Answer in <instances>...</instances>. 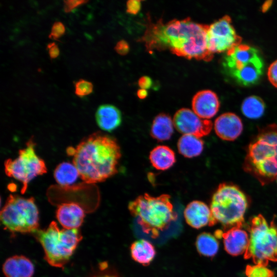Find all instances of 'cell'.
<instances>
[{"instance_id": "cell-29", "label": "cell", "mask_w": 277, "mask_h": 277, "mask_svg": "<svg viewBox=\"0 0 277 277\" xmlns=\"http://www.w3.org/2000/svg\"><path fill=\"white\" fill-rule=\"evenodd\" d=\"M65 33L64 25L61 22H55L52 26L49 38L55 41H59Z\"/></svg>"}, {"instance_id": "cell-16", "label": "cell", "mask_w": 277, "mask_h": 277, "mask_svg": "<svg viewBox=\"0 0 277 277\" xmlns=\"http://www.w3.org/2000/svg\"><path fill=\"white\" fill-rule=\"evenodd\" d=\"M56 217L63 228L79 229L84 222L85 212L77 203H63L58 205L56 210Z\"/></svg>"}, {"instance_id": "cell-7", "label": "cell", "mask_w": 277, "mask_h": 277, "mask_svg": "<svg viewBox=\"0 0 277 277\" xmlns=\"http://www.w3.org/2000/svg\"><path fill=\"white\" fill-rule=\"evenodd\" d=\"M226 53L222 66L227 75L244 86L259 82L263 72L264 62L258 49L240 44Z\"/></svg>"}, {"instance_id": "cell-26", "label": "cell", "mask_w": 277, "mask_h": 277, "mask_svg": "<svg viewBox=\"0 0 277 277\" xmlns=\"http://www.w3.org/2000/svg\"><path fill=\"white\" fill-rule=\"evenodd\" d=\"M265 104L261 97L251 95L243 101L241 110L243 114L251 119L260 118L264 113Z\"/></svg>"}, {"instance_id": "cell-24", "label": "cell", "mask_w": 277, "mask_h": 277, "mask_svg": "<svg viewBox=\"0 0 277 277\" xmlns=\"http://www.w3.org/2000/svg\"><path fill=\"white\" fill-rule=\"evenodd\" d=\"M56 183L63 187L73 185L80 176L79 172L73 163L64 162L55 167L53 172Z\"/></svg>"}, {"instance_id": "cell-11", "label": "cell", "mask_w": 277, "mask_h": 277, "mask_svg": "<svg viewBox=\"0 0 277 277\" xmlns=\"http://www.w3.org/2000/svg\"><path fill=\"white\" fill-rule=\"evenodd\" d=\"M242 38L236 34L231 19L225 15L209 25L207 46L212 53L227 51L240 44Z\"/></svg>"}, {"instance_id": "cell-8", "label": "cell", "mask_w": 277, "mask_h": 277, "mask_svg": "<svg viewBox=\"0 0 277 277\" xmlns=\"http://www.w3.org/2000/svg\"><path fill=\"white\" fill-rule=\"evenodd\" d=\"M249 244L244 254L254 264L267 266L277 262V225L268 222L262 214L253 217L249 229Z\"/></svg>"}, {"instance_id": "cell-12", "label": "cell", "mask_w": 277, "mask_h": 277, "mask_svg": "<svg viewBox=\"0 0 277 277\" xmlns=\"http://www.w3.org/2000/svg\"><path fill=\"white\" fill-rule=\"evenodd\" d=\"M173 121L175 128L179 132L200 138L209 134L213 126L210 120L202 118L193 111L185 108L175 112Z\"/></svg>"}, {"instance_id": "cell-31", "label": "cell", "mask_w": 277, "mask_h": 277, "mask_svg": "<svg viewBox=\"0 0 277 277\" xmlns=\"http://www.w3.org/2000/svg\"><path fill=\"white\" fill-rule=\"evenodd\" d=\"M267 76L270 83L277 88V60L273 62L269 66Z\"/></svg>"}, {"instance_id": "cell-4", "label": "cell", "mask_w": 277, "mask_h": 277, "mask_svg": "<svg viewBox=\"0 0 277 277\" xmlns=\"http://www.w3.org/2000/svg\"><path fill=\"white\" fill-rule=\"evenodd\" d=\"M128 208L143 231L153 238L177 219L170 196L167 194L155 197L145 193L130 202Z\"/></svg>"}, {"instance_id": "cell-3", "label": "cell", "mask_w": 277, "mask_h": 277, "mask_svg": "<svg viewBox=\"0 0 277 277\" xmlns=\"http://www.w3.org/2000/svg\"><path fill=\"white\" fill-rule=\"evenodd\" d=\"M243 168L262 186L277 177V124L258 128L249 144Z\"/></svg>"}, {"instance_id": "cell-18", "label": "cell", "mask_w": 277, "mask_h": 277, "mask_svg": "<svg viewBox=\"0 0 277 277\" xmlns=\"http://www.w3.org/2000/svg\"><path fill=\"white\" fill-rule=\"evenodd\" d=\"M95 117L100 128L108 132L115 130L122 122L121 111L116 106L109 104L99 106L96 111Z\"/></svg>"}, {"instance_id": "cell-14", "label": "cell", "mask_w": 277, "mask_h": 277, "mask_svg": "<svg viewBox=\"0 0 277 277\" xmlns=\"http://www.w3.org/2000/svg\"><path fill=\"white\" fill-rule=\"evenodd\" d=\"M192 108L202 118L208 120L218 112L220 103L217 94L211 90L198 91L193 97Z\"/></svg>"}, {"instance_id": "cell-25", "label": "cell", "mask_w": 277, "mask_h": 277, "mask_svg": "<svg viewBox=\"0 0 277 277\" xmlns=\"http://www.w3.org/2000/svg\"><path fill=\"white\" fill-rule=\"evenodd\" d=\"M195 246L200 254L212 257L219 250V243L217 238L213 235L208 232H203L197 236Z\"/></svg>"}, {"instance_id": "cell-37", "label": "cell", "mask_w": 277, "mask_h": 277, "mask_svg": "<svg viewBox=\"0 0 277 277\" xmlns=\"http://www.w3.org/2000/svg\"><path fill=\"white\" fill-rule=\"evenodd\" d=\"M272 1H266L262 6V11L265 12L271 6V5Z\"/></svg>"}, {"instance_id": "cell-23", "label": "cell", "mask_w": 277, "mask_h": 277, "mask_svg": "<svg viewBox=\"0 0 277 277\" xmlns=\"http://www.w3.org/2000/svg\"><path fill=\"white\" fill-rule=\"evenodd\" d=\"M177 147L179 153L187 158L200 155L204 149V142L197 136L184 134L178 140Z\"/></svg>"}, {"instance_id": "cell-2", "label": "cell", "mask_w": 277, "mask_h": 277, "mask_svg": "<svg viewBox=\"0 0 277 277\" xmlns=\"http://www.w3.org/2000/svg\"><path fill=\"white\" fill-rule=\"evenodd\" d=\"M73 157L80 178L85 183L103 182L117 172L121 148L112 137L96 132L84 138L74 148L67 149Z\"/></svg>"}, {"instance_id": "cell-39", "label": "cell", "mask_w": 277, "mask_h": 277, "mask_svg": "<svg viewBox=\"0 0 277 277\" xmlns=\"http://www.w3.org/2000/svg\"><path fill=\"white\" fill-rule=\"evenodd\" d=\"M276 182H277V177H276Z\"/></svg>"}, {"instance_id": "cell-34", "label": "cell", "mask_w": 277, "mask_h": 277, "mask_svg": "<svg viewBox=\"0 0 277 277\" xmlns=\"http://www.w3.org/2000/svg\"><path fill=\"white\" fill-rule=\"evenodd\" d=\"M47 49L48 51L49 55L51 59H54L60 55V50L57 45L54 43H50L47 45Z\"/></svg>"}, {"instance_id": "cell-21", "label": "cell", "mask_w": 277, "mask_h": 277, "mask_svg": "<svg viewBox=\"0 0 277 277\" xmlns=\"http://www.w3.org/2000/svg\"><path fill=\"white\" fill-rule=\"evenodd\" d=\"M149 160L153 167L159 170L171 168L176 161L174 151L168 146L159 145L154 148L149 154Z\"/></svg>"}, {"instance_id": "cell-19", "label": "cell", "mask_w": 277, "mask_h": 277, "mask_svg": "<svg viewBox=\"0 0 277 277\" xmlns=\"http://www.w3.org/2000/svg\"><path fill=\"white\" fill-rule=\"evenodd\" d=\"M3 271L6 277H32L34 266L27 257L14 255L8 258L3 265Z\"/></svg>"}, {"instance_id": "cell-36", "label": "cell", "mask_w": 277, "mask_h": 277, "mask_svg": "<svg viewBox=\"0 0 277 277\" xmlns=\"http://www.w3.org/2000/svg\"><path fill=\"white\" fill-rule=\"evenodd\" d=\"M137 95L139 98L144 99L148 95V91L145 89H140L137 92Z\"/></svg>"}, {"instance_id": "cell-1", "label": "cell", "mask_w": 277, "mask_h": 277, "mask_svg": "<svg viewBox=\"0 0 277 277\" xmlns=\"http://www.w3.org/2000/svg\"><path fill=\"white\" fill-rule=\"evenodd\" d=\"M208 27L189 17L165 24L159 20L148 25L142 39L149 50L168 49L179 56L208 62L213 56L207 46Z\"/></svg>"}, {"instance_id": "cell-5", "label": "cell", "mask_w": 277, "mask_h": 277, "mask_svg": "<svg viewBox=\"0 0 277 277\" xmlns=\"http://www.w3.org/2000/svg\"><path fill=\"white\" fill-rule=\"evenodd\" d=\"M33 234L43 247L45 260L58 268L68 262L83 238L79 229H61L54 221L47 229H37Z\"/></svg>"}, {"instance_id": "cell-13", "label": "cell", "mask_w": 277, "mask_h": 277, "mask_svg": "<svg viewBox=\"0 0 277 277\" xmlns=\"http://www.w3.org/2000/svg\"><path fill=\"white\" fill-rule=\"evenodd\" d=\"M184 217L186 223L195 229L216 224L210 208L200 201H192L187 205L184 210Z\"/></svg>"}, {"instance_id": "cell-17", "label": "cell", "mask_w": 277, "mask_h": 277, "mask_svg": "<svg viewBox=\"0 0 277 277\" xmlns=\"http://www.w3.org/2000/svg\"><path fill=\"white\" fill-rule=\"evenodd\" d=\"M241 227H235L223 232L225 250L229 254L236 256L245 254L249 244V234Z\"/></svg>"}, {"instance_id": "cell-22", "label": "cell", "mask_w": 277, "mask_h": 277, "mask_svg": "<svg viewBox=\"0 0 277 277\" xmlns=\"http://www.w3.org/2000/svg\"><path fill=\"white\" fill-rule=\"evenodd\" d=\"M130 253L133 260L144 266L150 264L156 254L154 246L144 239L134 242L130 246Z\"/></svg>"}, {"instance_id": "cell-20", "label": "cell", "mask_w": 277, "mask_h": 277, "mask_svg": "<svg viewBox=\"0 0 277 277\" xmlns=\"http://www.w3.org/2000/svg\"><path fill=\"white\" fill-rule=\"evenodd\" d=\"M174 127L173 121L169 115L165 113H160L152 122L151 136L160 142L167 141L172 136Z\"/></svg>"}, {"instance_id": "cell-10", "label": "cell", "mask_w": 277, "mask_h": 277, "mask_svg": "<svg viewBox=\"0 0 277 277\" xmlns=\"http://www.w3.org/2000/svg\"><path fill=\"white\" fill-rule=\"evenodd\" d=\"M35 145L32 136L26 142L25 147L18 150L16 158L8 159L4 162L5 174L22 183V194L26 192L32 180L47 172L44 160L36 153Z\"/></svg>"}, {"instance_id": "cell-35", "label": "cell", "mask_w": 277, "mask_h": 277, "mask_svg": "<svg viewBox=\"0 0 277 277\" xmlns=\"http://www.w3.org/2000/svg\"><path fill=\"white\" fill-rule=\"evenodd\" d=\"M138 85L140 89H148L152 85V79L148 76H143L140 77L138 81Z\"/></svg>"}, {"instance_id": "cell-15", "label": "cell", "mask_w": 277, "mask_h": 277, "mask_svg": "<svg viewBox=\"0 0 277 277\" xmlns=\"http://www.w3.org/2000/svg\"><path fill=\"white\" fill-rule=\"evenodd\" d=\"M214 129L220 138L232 141L240 135L243 125L240 117L236 114L226 112L216 118L214 123Z\"/></svg>"}, {"instance_id": "cell-28", "label": "cell", "mask_w": 277, "mask_h": 277, "mask_svg": "<svg viewBox=\"0 0 277 277\" xmlns=\"http://www.w3.org/2000/svg\"><path fill=\"white\" fill-rule=\"evenodd\" d=\"M74 88L75 95L80 97L90 94L93 90L92 83L82 78L74 83Z\"/></svg>"}, {"instance_id": "cell-27", "label": "cell", "mask_w": 277, "mask_h": 277, "mask_svg": "<svg viewBox=\"0 0 277 277\" xmlns=\"http://www.w3.org/2000/svg\"><path fill=\"white\" fill-rule=\"evenodd\" d=\"M245 273L247 277H274V272L267 266L254 264L246 266Z\"/></svg>"}, {"instance_id": "cell-30", "label": "cell", "mask_w": 277, "mask_h": 277, "mask_svg": "<svg viewBox=\"0 0 277 277\" xmlns=\"http://www.w3.org/2000/svg\"><path fill=\"white\" fill-rule=\"evenodd\" d=\"M87 1L69 0L64 1L63 9L65 13H69L79 6L87 3Z\"/></svg>"}, {"instance_id": "cell-38", "label": "cell", "mask_w": 277, "mask_h": 277, "mask_svg": "<svg viewBox=\"0 0 277 277\" xmlns=\"http://www.w3.org/2000/svg\"><path fill=\"white\" fill-rule=\"evenodd\" d=\"M97 277H116L115 276L112 275H101Z\"/></svg>"}, {"instance_id": "cell-9", "label": "cell", "mask_w": 277, "mask_h": 277, "mask_svg": "<svg viewBox=\"0 0 277 277\" xmlns=\"http://www.w3.org/2000/svg\"><path fill=\"white\" fill-rule=\"evenodd\" d=\"M0 219L9 231L34 233L39 227V212L34 198L10 194L1 209Z\"/></svg>"}, {"instance_id": "cell-6", "label": "cell", "mask_w": 277, "mask_h": 277, "mask_svg": "<svg viewBox=\"0 0 277 277\" xmlns=\"http://www.w3.org/2000/svg\"><path fill=\"white\" fill-rule=\"evenodd\" d=\"M248 206L247 197L239 187L223 183L213 193L210 208L216 223L229 229L242 227Z\"/></svg>"}, {"instance_id": "cell-32", "label": "cell", "mask_w": 277, "mask_h": 277, "mask_svg": "<svg viewBox=\"0 0 277 277\" xmlns=\"http://www.w3.org/2000/svg\"><path fill=\"white\" fill-rule=\"evenodd\" d=\"M141 1L138 0H130L127 2V12L132 15L137 14L141 8Z\"/></svg>"}, {"instance_id": "cell-33", "label": "cell", "mask_w": 277, "mask_h": 277, "mask_svg": "<svg viewBox=\"0 0 277 277\" xmlns=\"http://www.w3.org/2000/svg\"><path fill=\"white\" fill-rule=\"evenodd\" d=\"M114 49L115 51L120 55H125L128 53L130 48L126 41L121 40L116 43Z\"/></svg>"}]
</instances>
